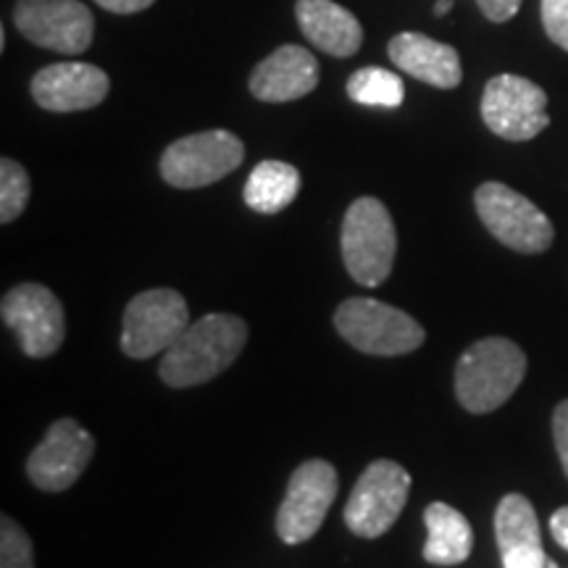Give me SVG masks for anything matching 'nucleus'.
I'll return each mask as SVG.
<instances>
[{
    "label": "nucleus",
    "mask_w": 568,
    "mask_h": 568,
    "mask_svg": "<svg viewBox=\"0 0 568 568\" xmlns=\"http://www.w3.org/2000/svg\"><path fill=\"white\" fill-rule=\"evenodd\" d=\"M95 456V439L74 418L55 422L27 460V477L45 493H63L82 477Z\"/></svg>",
    "instance_id": "13"
},
{
    "label": "nucleus",
    "mask_w": 568,
    "mask_h": 568,
    "mask_svg": "<svg viewBox=\"0 0 568 568\" xmlns=\"http://www.w3.org/2000/svg\"><path fill=\"white\" fill-rule=\"evenodd\" d=\"M474 205L489 234L516 253H545L556 240L552 222L529 197L503 182H485L474 193Z\"/></svg>",
    "instance_id": "5"
},
{
    "label": "nucleus",
    "mask_w": 568,
    "mask_h": 568,
    "mask_svg": "<svg viewBox=\"0 0 568 568\" xmlns=\"http://www.w3.org/2000/svg\"><path fill=\"white\" fill-rule=\"evenodd\" d=\"M32 195L30 176L24 166L11 159L0 161V222L11 224L21 216Z\"/></svg>",
    "instance_id": "22"
},
{
    "label": "nucleus",
    "mask_w": 568,
    "mask_h": 568,
    "mask_svg": "<svg viewBox=\"0 0 568 568\" xmlns=\"http://www.w3.org/2000/svg\"><path fill=\"white\" fill-rule=\"evenodd\" d=\"M295 17L305 38L314 42L318 51L337 55V59L355 55L364 42L361 21L335 0H297Z\"/></svg>",
    "instance_id": "18"
},
{
    "label": "nucleus",
    "mask_w": 568,
    "mask_h": 568,
    "mask_svg": "<svg viewBox=\"0 0 568 568\" xmlns=\"http://www.w3.org/2000/svg\"><path fill=\"white\" fill-rule=\"evenodd\" d=\"M542 568H558V564H556V560H552V558H548V560H545Z\"/></svg>",
    "instance_id": "30"
},
{
    "label": "nucleus",
    "mask_w": 568,
    "mask_h": 568,
    "mask_svg": "<svg viewBox=\"0 0 568 568\" xmlns=\"http://www.w3.org/2000/svg\"><path fill=\"white\" fill-rule=\"evenodd\" d=\"M542 24L548 38L568 53V0H542Z\"/></svg>",
    "instance_id": "24"
},
{
    "label": "nucleus",
    "mask_w": 568,
    "mask_h": 568,
    "mask_svg": "<svg viewBox=\"0 0 568 568\" xmlns=\"http://www.w3.org/2000/svg\"><path fill=\"white\" fill-rule=\"evenodd\" d=\"M343 261L347 274L364 287H379L393 272L397 237L387 205L358 197L343 219Z\"/></svg>",
    "instance_id": "3"
},
{
    "label": "nucleus",
    "mask_w": 568,
    "mask_h": 568,
    "mask_svg": "<svg viewBox=\"0 0 568 568\" xmlns=\"http://www.w3.org/2000/svg\"><path fill=\"white\" fill-rule=\"evenodd\" d=\"M109 90V74L82 61L53 63L32 77V98L40 109L53 113L95 109L105 101Z\"/></svg>",
    "instance_id": "14"
},
{
    "label": "nucleus",
    "mask_w": 568,
    "mask_h": 568,
    "mask_svg": "<svg viewBox=\"0 0 568 568\" xmlns=\"http://www.w3.org/2000/svg\"><path fill=\"white\" fill-rule=\"evenodd\" d=\"M339 489V477L335 466L322 458L305 460L293 471L284 495L280 514H276V531L282 542L301 545L322 529L332 503Z\"/></svg>",
    "instance_id": "10"
},
{
    "label": "nucleus",
    "mask_w": 568,
    "mask_h": 568,
    "mask_svg": "<svg viewBox=\"0 0 568 568\" xmlns=\"http://www.w3.org/2000/svg\"><path fill=\"white\" fill-rule=\"evenodd\" d=\"M297 193H301V172H297L293 163L264 161L247 176L243 197L247 209L272 216V213L287 209Z\"/></svg>",
    "instance_id": "20"
},
{
    "label": "nucleus",
    "mask_w": 568,
    "mask_h": 568,
    "mask_svg": "<svg viewBox=\"0 0 568 568\" xmlns=\"http://www.w3.org/2000/svg\"><path fill=\"white\" fill-rule=\"evenodd\" d=\"M339 337L355 351L368 355H406L424 345V326L395 308L372 297H351L335 311Z\"/></svg>",
    "instance_id": "4"
},
{
    "label": "nucleus",
    "mask_w": 568,
    "mask_h": 568,
    "mask_svg": "<svg viewBox=\"0 0 568 568\" xmlns=\"http://www.w3.org/2000/svg\"><path fill=\"white\" fill-rule=\"evenodd\" d=\"M6 326L19 335L21 351L30 358H48L67 337V314L59 297L45 284L24 282L9 290L0 303Z\"/></svg>",
    "instance_id": "11"
},
{
    "label": "nucleus",
    "mask_w": 568,
    "mask_h": 568,
    "mask_svg": "<svg viewBox=\"0 0 568 568\" xmlns=\"http://www.w3.org/2000/svg\"><path fill=\"white\" fill-rule=\"evenodd\" d=\"M527 374V355L506 337H485L460 355L456 395L468 414H493L516 393Z\"/></svg>",
    "instance_id": "2"
},
{
    "label": "nucleus",
    "mask_w": 568,
    "mask_h": 568,
    "mask_svg": "<svg viewBox=\"0 0 568 568\" xmlns=\"http://www.w3.org/2000/svg\"><path fill=\"white\" fill-rule=\"evenodd\" d=\"M13 24L21 38L63 55L84 53L95 34V19L80 0H19Z\"/></svg>",
    "instance_id": "12"
},
{
    "label": "nucleus",
    "mask_w": 568,
    "mask_h": 568,
    "mask_svg": "<svg viewBox=\"0 0 568 568\" xmlns=\"http://www.w3.org/2000/svg\"><path fill=\"white\" fill-rule=\"evenodd\" d=\"M245 159L243 140L234 132L209 130L172 142L161 155V176L172 187L195 190L224 180Z\"/></svg>",
    "instance_id": "6"
},
{
    "label": "nucleus",
    "mask_w": 568,
    "mask_h": 568,
    "mask_svg": "<svg viewBox=\"0 0 568 568\" xmlns=\"http://www.w3.org/2000/svg\"><path fill=\"white\" fill-rule=\"evenodd\" d=\"M410 495V474L395 460H374L355 481L345 506V524L353 535L376 539L393 529Z\"/></svg>",
    "instance_id": "7"
},
{
    "label": "nucleus",
    "mask_w": 568,
    "mask_h": 568,
    "mask_svg": "<svg viewBox=\"0 0 568 568\" xmlns=\"http://www.w3.org/2000/svg\"><path fill=\"white\" fill-rule=\"evenodd\" d=\"M190 326V311L176 290H148L132 297L124 311L122 351L130 358L145 361L163 355Z\"/></svg>",
    "instance_id": "8"
},
{
    "label": "nucleus",
    "mask_w": 568,
    "mask_h": 568,
    "mask_svg": "<svg viewBox=\"0 0 568 568\" xmlns=\"http://www.w3.org/2000/svg\"><path fill=\"white\" fill-rule=\"evenodd\" d=\"M481 119L497 138L527 142L550 126L548 95L527 77L497 74L481 95Z\"/></svg>",
    "instance_id": "9"
},
{
    "label": "nucleus",
    "mask_w": 568,
    "mask_h": 568,
    "mask_svg": "<svg viewBox=\"0 0 568 568\" xmlns=\"http://www.w3.org/2000/svg\"><path fill=\"white\" fill-rule=\"evenodd\" d=\"M347 98L358 105H376V109H397L406 101V84L389 69L366 67L358 69L347 80Z\"/></svg>",
    "instance_id": "21"
},
{
    "label": "nucleus",
    "mask_w": 568,
    "mask_h": 568,
    "mask_svg": "<svg viewBox=\"0 0 568 568\" xmlns=\"http://www.w3.org/2000/svg\"><path fill=\"white\" fill-rule=\"evenodd\" d=\"M424 560L432 566H458L471 556L474 531L468 518L447 503H432L424 510Z\"/></svg>",
    "instance_id": "19"
},
{
    "label": "nucleus",
    "mask_w": 568,
    "mask_h": 568,
    "mask_svg": "<svg viewBox=\"0 0 568 568\" xmlns=\"http://www.w3.org/2000/svg\"><path fill=\"white\" fill-rule=\"evenodd\" d=\"M550 531H552V539H556L560 548L568 550V506L558 508L556 514L550 516Z\"/></svg>",
    "instance_id": "28"
},
{
    "label": "nucleus",
    "mask_w": 568,
    "mask_h": 568,
    "mask_svg": "<svg viewBox=\"0 0 568 568\" xmlns=\"http://www.w3.org/2000/svg\"><path fill=\"white\" fill-rule=\"evenodd\" d=\"M95 3L111 13H138L151 9L155 0H95Z\"/></svg>",
    "instance_id": "27"
},
{
    "label": "nucleus",
    "mask_w": 568,
    "mask_h": 568,
    "mask_svg": "<svg viewBox=\"0 0 568 568\" xmlns=\"http://www.w3.org/2000/svg\"><path fill=\"white\" fill-rule=\"evenodd\" d=\"M0 568H34L30 537L11 516L0 518Z\"/></svg>",
    "instance_id": "23"
},
{
    "label": "nucleus",
    "mask_w": 568,
    "mask_h": 568,
    "mask_svg": "<svg viewBox=\"0 0 568 568\" xmlns=\"http://www.w3.org/2000/svg\"><path fill=\"white\" fill-rule=\"evenodd\" d=\"M481 13L495 24H503V21H510L521 9V0H477Z\"/></svg>",
    "instance_id": "26"
},
{
    "label": "nucleus",
    "mask_w": 568,
    "mask_h": 568,
    "mask_svg": "<svg viewBox=\"0 0 568 568\" xmlns=\"http://www.w3.org/2000/svg\"><path fill=\"white\" fill-rule=\"evenodd\" d=\"M453 9V0H437V6H435V13L437 17H445L447 11Z\"/></svg>",
    "instance_id": "29"
},
{
    "label": "nucleus",
    "mask_w": 568,
    "mask_h": 568,
    "mask_svg": "<svg viewBox=\"0 0 568 568\" xmlns=\"http://www.w3.org/2000/svg\"><path fill=\"white\" fill-rule=\"evenodd\" d=\"M245 339L247 326L240 316L209 314L190 322L182 337L163 353L161 379L174 389L205 385L237 361Z\"/></svg>",
    "instance_id": "1"
},
{
    "label": "nucleus",
    "mask_w": 568,
    "mask_h": 568,
    "mask_svg": "<svg viewBox=\"0 0 568 568\" xmlns=\"http://www.w3.org/2000/svg\"><path fill=\"white\" fill-rule=\"evenodd\" d=\"M318 84L314 53L301 45H282L251 74V92L264 103H290L311 95Z\"/></svg>",
    "instance_id": "15"
},
{
    "label": "nucleus",
    "mask_w": 568,
    "mask_h": 568,
    "mask_svg": "<svg viewBox=\"0 0 568 568\" xmlns=\"http://www.w3.org/2000/svg\"><path fill=\"white\" fill-rule=\"evenodd\" d=\"M387 53L397 69L406 71L418 82L432 84V88L453 90L464 80V69H460V55L456 48L426 38L422 32L395 34L389 40Z\"/></svg>",
    "instance_id": "17"
},
{
    "label": "nucleus",
    "mask_w": 568,
    "mask_h": 568,
    "mask_svg": "<svg viewBox=\"0 0 568 568\" xmlns=\"http://www.w3.org/2000/svg\"><path fill=\"white\" fill-rule=\"evenodd\" d=\"M495 537L503 568H542L548 560L537 510L524 495L510 493L497 503Z\"/></svg>",
    "instance_id": "16"
},
{
    "label": "nucleus",
    "mask_w": 568,
    "mask_h": 568,
    "mask_svg": "<svg viewBox=\"0 0 568 568\" xmlns=\"http://www.w3.org/2000/svg\"><path fill=\"white\" fill-rule=\"evenodd\" d=\"M552 439H556V450L564 471L568 477V400L558 403L556 414H552Z\"/></svg>",
    "instance_id": "25"
}]
</instances>
